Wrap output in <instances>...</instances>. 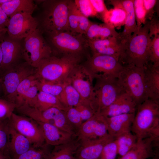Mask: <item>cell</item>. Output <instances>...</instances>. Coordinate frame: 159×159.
Masks as SVG:
<instances>
[{
  "mask_svg": "<svg viewBox=\"0 0 159 159\" xmlns=\"http://www.w3.org/2000/svg\"><path fill=\"white\" fill-rule=\"evenodd\" d=\"M20 41L6 35L0 41L3 56L0 75L20 62L22 50Z\"/></svg>",
  "mask_w": 159,
  "mask_h": 159,
  "instance_id": "obj_15",
  "label": "cell"
},
{
  "mask_svg": "<svg viewBox=\"0 0 159 159\" xmlns=\"http://www.w3.org/2000/svg\"><path fill=\"white\" fill-rule=\"evenodd\" d=\"M81 64L93 80L100 77H117L123 68L117 58L101 54L91 55Z\"/></svg>",
  "mask_w": 159,
  "mask_h": 159,
  "instance_id": "obj_9",
  "label": "cell"
},
{
  "mask_svg": "<svg viewBox=\"0 0 159 159\" xmlns=\"http://www.w3.org/2000/svg\"><path fill=\"white\" fill-rule=\"evenodd\" d=\"M2 53L0 44V72L2 64Z\"/></svg>",
  "mask_w": 159,
  "mask_h": 159,
  "instance_id": "obj_51",
  "label": "cell"
},
{
  "mask_svg": "<svg viewBox=\"0 0 159 159\" xmlns=\"http://www.w3.org/2000/svg\"><path fill=\"white\" fill-rule=\"evenodd\" d=\"M37 18L27 13L16 14L9 18L7 33L11 39L20 41L38 28Z\"/></svg>",
  "mask_w": 159,
  "mask_h": 159,
  "instance_id": "obj_12",
  "label": "cell"
},
{
  "mask_svg": "<svg viewBox=\"0 0 159 159\" xmlns=\"http://www.w3.org/2000/svg\"><path fill=\"white\" fill-rule=\"evenodd\" d=\"M64 111L68 122L76 133L77 130L83 122L79 112L74 107L66 108Z\"/></svg>",
  "mask_w": 159,
  "mask_h": 159,
  "instance_id": "obj_38",
  "label": "cell"
},
{
  "mask_svg": "<svg viewBox=\"0 0 159 159\" xmlns=\"http://www.w3.org/2000/svg\"><path fill=\"white\" fill-rule=\"evenodd\" d=\"M7 33V29L0 28V41L6 35Z\"/></svg>",
  "mask_w": 159,
  "mask_h": 159,
  "instance_id": "obj_50",
  "label": "cell"
},
{
  "mask_svg": "<svg viewBox=\"0 0 159 159\" xmlns=\"http://www.w3.org/2000/svg\"><path fill=\"white\" fill-rule=\"evenodd\" d=\"M44 34L46 37L45 39L54 54L80 55L86 58L91 55L87 40L83 34L69 31Z\"/></svg>",
  "mask_w": 159,
  "mask_h": 159,
  "instance_id": "obj_5",
  "label": "cell"
},
{
  "mask_svg": "<svg viewBox=\"0 0 159 159\" xmlns=\"http://www.w3.org/2000/svg\"><path fill=\"white\" fill-rule=\"evenodd\" d=\"M118 154L123 156L136 145L138 141L136 135L131 132L125 133L115 139Z\"/></svg>",
  "mask_w": 159,
  "mask_h": 159,
  "instance_id": "obj_31",
  "label": "cell"
},
{
  "mask_svg": "<svg viewBox=\"0 0 159 159\" xmlns=\"http://www.w3.org/2000/svg\"><path fill=\"white\" fill-rule=\"evenodd\" d=\"M67 80L79 94L81 99L80 102L93 107V80L81 63L74 68Z\"/></svg>",
  "mask_w": 159,
  "mask_h": 159,
  "instance_id": "obj_13",
  "label": "cell"
},
{
  "mask_svg": "<svg viewBox=\"0 0 159 159\" xmlns=\"http://www.w3.org/2000/svg\"><path fill=\"white\" fill-rule=\"evenodd\" d=\"M95 10L98 15L100 14L102 18V16L108 10L106 8L104 0H90Z\"/></svg>",
  "mask_w": 159,
  "mask_h": 159,
  "instance_id": "obj_48",
  "label": "cell"
},
{
  "mask_svg": "<svg viewBox=\"0 0 159 159\" xmlns=\"http://www.w3.org/2000/svg\"><path fill=\"white\" fill-rule=\"evenodd\" d=\"M149 61L154 66L159 67V35L154 36L149 50Z\"/></svg>",
  "mask_w": 159,
  "mask_h": 159,
  "instance_id": "obj_40",
  "label": "cell"
},
{
  "mask_svg": "<svg viewBox=\"0 0 159 159\" xmlns=\"http://www.w3.org/2000/svg\"><path fill=\"white\" fill-rule=\"evenodd\" d=\"M114 139L108 134L101 138L79 140L75 157L78 159H99L105 145Z\"/></svg>",
  "mask_w": 159,
  "mask_h": 159,
  "instance_id": "obj_16",
  "label": "cell"
},
{
  "mask_svg": "<svg viewBox=\"0 0 159 159\" xmlns=\"http://www.w3.org/2000/svg\"><path fill=\"white\" fill-rule=\"evenodd\" d=\"M79 144L75 138L66 143L55 146L47 159H76L75 154Z\"/></svg>",
  "mask_w": 159,
  "mask_h": 159,
  "instance_id": "obj_26",
  "label": "cell"
},
{
  "mask_svg": "<svg viewBox=\"0 0 159 159\" xmlns=\"http://www.w3.org/2000/svg\"><path fill=\"white\" fill-rule=\"evenodd\" d=\"M157 1L156 0H143L146 21L148 19L150 20L154 16V8Z\"/></svg>",
  "mask_w": 159,
  "mask_h": 159,
  "instance_id": "obj_46",
  "label": "cell"
},
{
  "mask_svg": "<svg viewBox=\"0 0 159 159\" xmlns=\"http://www.w3.org/2000/svg\"><path fill=\"white\" fill-rule=\"evenodd\" d=\"M58 98L65 108L76 107L81 100L79 94L67 80Z\"/></svg>",
  "mask_w": 159,
  "mask_h": 159,
  "instance_id": "obj_28",
  "label": "cell"
},
{
  "mask_svg": "<svg viewBox=\"0 0 159 159\" xmlns=\"http://www.w3.org/2000/svg\"><path fill=\"white\" fill-rule=\"evenodd\" d=\"M135 114L126 113L110 117L104 116L108 134L115 139L125 133L131 132Z\"/></svg>",
  "mask_w": 159,
  "mask_h": 159,
  "instance_id": "obj_21",
  "label": "cell"
},
{
  "mask_svg": "<svg viewBox=\"0 0 159 159\" xmlns=\"http://www.w3.org/2000/svg\"><path fill=\"white\" fill-rule=\"evenodd\" d=\"M9 122L11 126L27 138L34 146H41L46 143L39 125L32 119L13 112Z\"/></svg>",
  "mask_w": 159,
  "mask_h": 159,
  "instance_id": "obj_11",
  "label": "cell"
},
{
  "mask_svg": "<svg viewBox=\"0 0 159 159\" xmlns=\"http://www.w3.org/2000/svg\"><path fill=\"white\" fill-rule=\"evenodd\" d=\"M74 1L80 11L86 17L98 16L90 0H75Z\"/></svg>",
  "mask_w": 159,
  "mask_h": 159,
  "instance_id": "obj_42",
  "label": "cell"
},
{
  "mask_svg": "<svg viewBox=\"0 0 159 159\" xmlns=\"http://www.w3.org/2000/svg\"><path fill=\"white\" fill-rule=\"evenodd\" d=\"M0 159H10L8 156L0 153Z\"/></svg>",
  "mask_w": 159,
  "mask_h": 159,
  "instance_id": "obj_52",
  "label": "cell"
},
{
  "mask_svg": "<svg viewBox=\"0 0 159 159\" xmlns=\"http://www.w3.org/2000/svg\"><path fill=\"white\" fill-rule=\"evenodd\" d=\"M149 35L152 38L155 36L159 35V20L158 17L154 16L148 21Z\"/></svg>",
  "mask_w": 159,
  "mask_h": 159,
  "instance_id": "obj_47",
  "label": "cell"
},
{
  "mask_svg": "<svg viewBox=\"0 0 159 159\" xmlns=\"http://www.w3.org/2000/svg\"><path fill=\"white\" fill-rule=\"evenodd\" d=\"M9 119L0 121V153L8 156L9 139Z\"/></svg>",
  "mask_w": 159,
  "mask_h": 159,
  "instance_id": "obj_35",
  "label": "cell"
},
{
  "mask_svg": "<svg viewBox=\"0 0 159 159\" xmlns=\"http://www.w3.org/2000/svg\"><path fill=\"white\" fill-rule=\"evenodd\" d=\"M126 17V12L123 9L114 7L108 10L102 19L104 23L115 28L124 25Z\"/></svg>",
  "mask_w": 159,
  "mask_h": 159,
  "instance_id": "obj_30",
  "label": "cell"
},
{
  "mask_svg": "<svg viewBox=\"0 0 159 159\" xmlns=\"http://www.w3.org/2000/svg\"><path fill=\"white\" fill-rule=\"evenodd\" d=\"M133 6L135 20L138 31L144 24L147 21L145 19V11L143 0H133Z\"/></svg>",
  "mask_w": 159,
  "mask_h": 159,
  "instance_id": "obj_37",
  "label": "cell"
},
{
  "mask_svg": "<svg viewBox=\"0 0 159 159\" xmlns=\"http://www.w3.org/2000/svg\"><path fill=\"white\" fill-rule=\"evenodd\" d=\"M87 40L92 54H101L112 56L119 59L121 46L117 37H112L103 39Z\"/></svg>",
  "mask_w": 159,
  "mask_h": 159,
  "instance_id": "obj_18",
  "label": "cell"
},
{
  "mask_svg": "<svg viewBox=\"0 0 159 159\" xmlns=\"http://www.w3.org/2000/svg\"><path fill=\"white\" fill-rule=\"evenodd\" d=\"M39 92L38 88L35 84L32 86L25 94L23 98L21 104L19 107L26 105L34 107L36 104L37 94Z\"/></svg>",
  "mask_w": 159,
  "mask_h": 159,
  "instance_id": "obj_43",
  "label": "cell"
},
{
  "mask_svg": "<svg viewBox=\"0 0 159 159\" xmlns=\"http://www.w3.org/2000/svg\"><path fill=\"white\" fill-rule=\"evenodd\" d=\"M119 35L115 30L107 24L92 22L84 36L87 40L103 39L110 37H117Z\"/></svg>",
  "mask_w": 159,
  "mask_h": 159,
  "instance_id": "obj_27",
  "label": "cell"
},
{
  "mask_svg": "<svg viewBox=\"0 0 159 159\" xmlns=\"http://www.w3.org/2000/svg\"><path fill=\"white\" fill-rule=\"evenodd\" d=\"M53 107H57L64 111L66 109L57 97L47 93L39 91L34 107L40 111H43Z\"/></svg>",
  "mask_w": 159,
  "mask_h": 159,
  "instance_id": "obj_29",
  "label": "cell"
},
{
  "mask_svg": "<svg viewBox=\"0 0 159 159\" xmlns=\"http://www.w3.org/2000/svg\"><path fill=\"white\" fill-rule=\"evenodd\" d=\"M94 79L95 82L93 85L92 105L96 112L109 106L120 95L125 93L117 77H100Z\"/></svg>",
  "mask_w": 159,
  "mask_h": 159,
  "instance_id": "obj_7",
  "label": "cell"
},
{
  "mask_svg": "<svg viewBox=\"0 0 159 159\" xmlns=\"http://www.w3.org/2000/svg\"><path fill=\"white\" fill-rule=\"evenodd\" d=\"M37 80L34 74L24 79L18 86L11 101L15 104L16 108L20 105L25 94L32 86L35 84Z\"/></svg>",
  "mask_w": 159,
  "mask_h": 159,
  "instance_id": "obj_32",
  "label": "cell"
},
{
  "mask_svg": "<svg viewBox=\"0 0 159 159\" xmlns=\"http://www.w3.org/2000/svg\"><path fill=\"white\" fill-rule=\"evenodd\" d=\"M42 34L38 28L24 39L22 46V58L35 68L42 60L54 55Z\"/></svg>",
  "mask_w": 159,
  "mask_h": 159,
  "instance_id": "obj_8",
  "label": "cell"
},
{
  "mask_svg": "<svg viewBox=\"0 0 159 159\" xmlns=\"http://www.w3.org/2000/svg\"><path fill=\"white\" fill-rule=\"evenodd\" d=\"M37 122L42 130L45 143L48 145L55 146L61 145L76 138L72 135L59 129L51 124Z\"/></svg>",
  "mask_w": 159,
  "mask_h": 159,
  "instance_id": "obj_22",
  "label": "cell"
},
{
  "mask_svg": "<svg viewBox=\"0 0 159 159\" xmlns=\"http://www.w3.org/2000/svg\"><path fill=\"white\" fill-rule=\"evenodd\" d=\"M131 132L138 140L149 137L159 139V104L148 99L137 106Z\"/></svg>",
  "mask_w": 159,
  "mask_h": 159,
  "instance_id": "obj_3",
  "label": "cell"
},
{
  "mask_svg": "<svg viewBox=\"0 0 159 159\" xmlns=\"http://www.w3.org/2000/svg\"><path fill=\"white\" fill-rule=\"evenodd\" d=\"M144 68L132 65L124 66L117 77L125 92L131 97L137 106L149 99Z\"/></svg>",
  "mask_w": 159,
  "mask_h": 159,
  "instance_id": "obj_6",
  "label": "cell"
},
{
  "mask_svg": "<svg viewBox=\"0 0 159 159\" xmlns=\"http://www.w3.org/2000/svg\"><path fill=\"white\" fill-rule=\"evenodd\" d=\"M78 33L84 34L92 22L88 18L83 15L78 9Z\"/></svg>",
  "mask_w": 159,
  "mask_h": 159,
  "instance_id": "obj_45",
  "label": "cell"
},
{
  "mask_svg": "<svg viewBox=\"0 0 159 159\" xmlns=\"http://www.w3.org/2000/svg\"><path fill=\"white\" fill-rule=\"evenodd\" d=\"M10 0H0V5L6 3L10 1Z\"/></svg>",
  "mask_w": 159,
  "mask_h": 159,
  "instance_id": "obj_53",
  "label": "cell"
},
{
  "mask_svg": "<svg viewBox=\"0 0 159 159\" xmlns=\"http://www.w3.org/2000/svg\"><path fill=\"white\" fill-rule=\"evenodd\" d=\"M108 1L114 7L122 9L126 13V17L123 30L119 33L117 37L122 44L130 37L132 33L138 31L135 17L133 0H112Z\"/></svg>",
  "mask_w": 159,
  "mask_h": 159,
  "instance_id": "obj_17",
  "label": "cell"
},
{
  "mask_svg": "<svg viewBox=\"0 0 159 159\" xmlns=\"http://www.w3.org/2000/svg\"><path fill=\"white\" fill-rule=\"evenodd\" d=\"M3 93V89L1 82L0 80V95Z\"/></svg>",
  "mask_w": 159,
  "mask_h": 159,
  "instance_id": "obj_54",
  "label": "cell"
},
{
  "mask_svg": "<svg viewBox=\"0 0 159 159\" xmlns=\"http://www.w3.org/2000/svg\"><path fill=\"white\" fill-rule=\"evenodd\" d=\"M16 108V105L13 102L0 98V121L9 119Z\"/></svg>",
  "mask_w": 159,
  "mask_h": 159,
  "instance_id": "obj_39",
  "label": "cell"
},
{
  "mask_svg": "<svg viewBox=\"0 0 159 159\" xmlns=\"http://www.w3.org/2000/svg\"><path fill=\"white\" fill-rule=\"evenodd\" d=\"M68 0H45L42 3L38 28L42 33L70 32L68 19Z\"/></svg>",
  "mask_w": 159,
  "mask_h": 159,
  "instance_id": "obj_4",
  "label": "cell"
},
{
  "mask_svg": "<svg viewBox=\"0 0 159 159\" xmlns=\"http://www.w3.org/2000/svg\"><path fill=\"white\" fill-rule=\"evenodd\" d=\"M74 107L79 112L83 122L90 119L96 113L92 106L80 102Z\"/></svg>",
  "mask_w": 159,
  "mask_h": 159,
  "instance_id": "obj_44",
  "label": "cell"
},
{
  "mask_svg": "<svg viewBox=\"0 0 159 159\" xmlns=\"http://www.w3.org/2000/svg\"><path fill=\"white\" fill-rule=\"evenodd\" d=\"M108 134L104 117L96 112L91 118L82 123L77 131L76 137L80 140L101 138Z\"/></svg>",
  "mask_w": 159,
  "mask_h": 159,
  "instance_id": "obj_14",
  "label": "cell"
},
{
  "mask_svg": "<svg viewBox=\"0 0 159 159\" xmlns=\"http://www.w3.org/2000/svg\"><path fill=\"white\" fill-rule=\"evenodd\" d=\"M86 59L80 55H54L39 63L34 74L37 80L64 82L74 68Z\"/></svg>",
  "mask_w": 159,
  "mask_h": 159,
  "instance_id": "obj_2",
  "label": "cell"
},
{
  "mask_svg": "<svg viewBox=\"0 0 159 159\" xmlns=\"http://www.w3.org/2000/svg\"><path fill=\"white\" fill-rule=\"evenodd\" d=\"M76 159H77V158H76Z\"/></svg>",
  "mask_w": 159,
  "mask_h": 159,
  "instance_id": "obj_56",
  "label": "cell"
},
{
  "mask_svg": "<svg viewBox=\"0 0 159 159\" xmlns=\"http://www.w3.org/2000/svg\"><path fill=\"white\" fill-rule=\"evenodd\" d=\"M45 143L43 146H34L15 159H47L51 151Z\"/></svg>",
  "mask_w": 159,
  "mask_h": 159,
  "instance_id": "obj_34",
  "label": "cell"
},
{
  "mask_svg": "<svg viewBox=\"0 0 159 159\" xmlns=\"http://www.w3.org/2000/svg\"><path fill=\"white\" fill-rule=\"evenodd\" d=\"M152 38L149 35L148 21L139 31L121 44L119 60L123 66L132 65L143 67L150 62L149 50Z\"/></svg>",
  "mask_w": 159,
  "mask_h": 159,
  "instance_id": "obj_1",
  "label": "cell"
},
{
  "mask_svg": "<svg viewBox=\"0 0 159 159\" xmlns=\"http://www.w3.org/2000/svg\"><path fill=\"white\" fill-rule=\"evenodd\" d=\"M117 154V145L115 139L105 145L99 159H115Z\"/></svg>",
  "mask_w": 159,
  "mask_h": 159,
  "instance_id": "obj_41",
  "label": "cell"
},
{
  "mask_svg": "<svg viewBox=\"0 0 159 159\" xmlns=\"http://www.w3.org/2000/svg\"><path fill=\"white\" fill-rule=\"evenodd\" d=\"M68 19L70 32L78 33V9L74 1L68 0Z\"/></svg>",
  "mask_w": 159,
  "mask_h": 159,
  "instance_id": "obj_36",
  "label": "cell"
},
{
  "mask_svg": "<svg viewBox=\"0 0 159 159\" xmlns=\"http://www.w3.org/2000/svg\"><path fill=\"white\" fill-rule=\"evenodd\" d=\"M137 105L128 94L124 93L110 105L98 112L104 117H110L120 115L135 113Z\"/></svg>",
  "mask_w": 159,
  "mask_h": 159,
  "instance_id": "obj_20",
  "label": "cell"
},
{
  "mask_svg": "<svg viewBox=\"0 0 159 159\" xmlns=\"http://www.w3.org/2000/svg\"><path fill=\"white\" fill-rule=\"evenodd\" d=\"M9 20V18L3 11L0 5V28H6Z\"/></svg>",
  "mask_w": 159,
  "mask_h": 159,
  "instance_id": "obj_49",
  "label": "cell"
},
{
  "mask_svg": "<svg viewBox=\"0 0 159 159\" xmlns=\"http://www.w3.org/2000/svg\"><path fill=\"white\" fill-rule=\"evenodd\" d=\"M9 125L10 139L8 156L10 159H15L35 146L27 138L18 132L10 124Z\"/></svg>",
  "mask_w": 159,
  "mask_h": 159,
  "instance_id": "obj_23",
  "label": "cell"
},
{
  "mask_svg": "<svg viewBox=\"0 0 159 159\" xmlns=\"http://www.w3.org/2000/svg\"><path fill=\"white\" fill-rule=\"evenodd\" d=\"M36 68L25 62L13 66L0 75L3 98L11 102L12 97L19 84L26 78L34 74Z\"/></svg>",
  "mask_w": 159,
  "mask_h": 159,
  "instance_id": "obj_10",
  "label": "cell"
},
{
  "mask_svg": "<svg viewBox=\"0 0 159 159\" xmlns=\"http://www.w3.org/2000/svg\"><path fill=\"white\" fill-rule=\"evenodd\" d=\"M0 5L9 18L19 13L32 14L37 7L36 4L32 0H10Z\"/></svg>",
  "mask_w": 159,
  "mask_h": 159,
  "instance_id": "obj_25",
  "label": "cell"
},
{
  "mask_svg": "<svg viewBox=\"0 0 159 159\" xmlns=\"http://www.w3.org/2000/svg\"><path fill=\"white\" fill-rule=\"evenodd\" d=\"M154 158L153 159H158V154L155 155L154 157Z\"/></svg>",
  "mask_w": 159,
  "mask_h": 159,
  "instance_id": "obj_55",
  "label": "cell"
},
{
  "mask_svg": "<svg viewBox=\"0 0 159 159\" xmlns=\"http://www.w3.org/2000/svg\"><path fill=\"white\" fill-rule=\"evenodd\" d=\"M144 72L149 99L159 104V67L149 62L144 67Z\"/></svg>",
  "mask_w": 159,
  "mask_h": 159,
  "instance_id": "obj_24",
  "label": "cell"
},
{
  "mask_svg": "<svg viewBox=\"0 0 159 159\" xmlns=\"http://www.w3.org/2000/svg\"><path fill=\"white\" fill-rule=\"evenodd\" d=\"M159 140L149 137L138 140L135 146L120 159H147L154 156V149L158 147Z\"/></svg>",
  "mask_w": 159,
  "mask_h": 159,
  "instance_id": "obj_19",
  "label": "cell"
},
{
  "mask_svg": "<svg viewBox=\"0 0 159 159\" xmlns=\"http://www.w3.org/2000/svg\"><path fill=\"white\" fill-rule=\"evenodd\" d=\"M66 81L62 83L37 80L35 84L37 87L39 91L50 94L58 98L63 90Z\"/></svg>",
  "mask_w": 159,
  "mask_h": 159,
  "instance_id": "obj_33",
  "label": "cell"
}]
</instances>
